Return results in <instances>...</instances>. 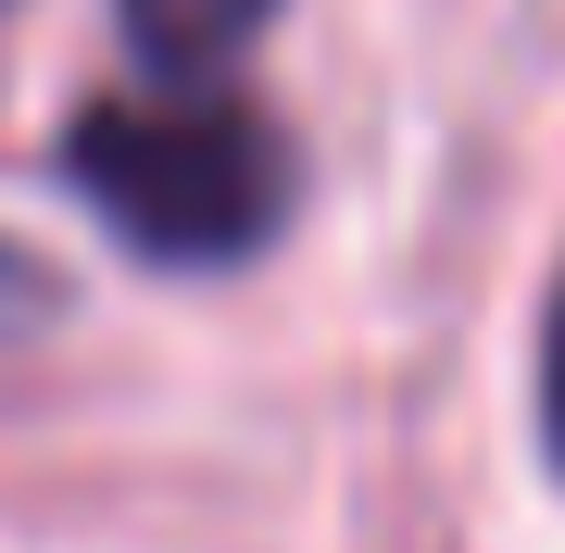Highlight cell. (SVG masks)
Returning a JSON list of instances; mask_svg holds the SVG:
<instances>
[{"label":"cell","mask_w":565,"mask_h":553,"mask_svg":"<svg viewBox=\"0 0 565 553\" xmlns=\"http://www.w3.org/2000/svg\"><path fill=\"white\" fill-rule=\"evenodd\" d=\"M126 39H139V63H163V76H214V63H239L264 39V13L277 0H114Z\"/></svg>","instance_id":"obj_2"},{"label":"cell","mask_w":565,"mask_h":553,"mask_svg":"<svg viewBox=\"0 0 565 553\" xmlns=\"http://www.w3.org/2000/svg\"><path fill=\"white\" fill-rule=\"evenodd\" d=\"M51 315H63V265H51V252H25V240H0V340L51 328Z\"/></svg>","instance_id":"obj_3"},{"label":"cell","mask_w":565,"mask_h":553,"mask_svg":"<svg viewBox=\"0 0 565 553\" xmlns=\"http://www.w3.org/2000/svg\"><path fill=\"white\" fill-rule=\"evenodd\" d=\"M63 189L114 226L139 265L226 277L289 226V139L239 88H139V102H76L63 126Z\"/></svg>","instance_id":"obj_1"},{"label":"cell","mask_w":565,"mask_h":553,"mask_svg":"<svg viewBox=\"0 0 565 553\" xmlns=\"http://www.w3.org/2000/svg\"><path fill=\"white\" fill-rule=\"evenodd\" d=\"M541 415H553V466H565V277H553V315H541Z\"/></svg>","instance_id":"obj_4"}]
</instances>
